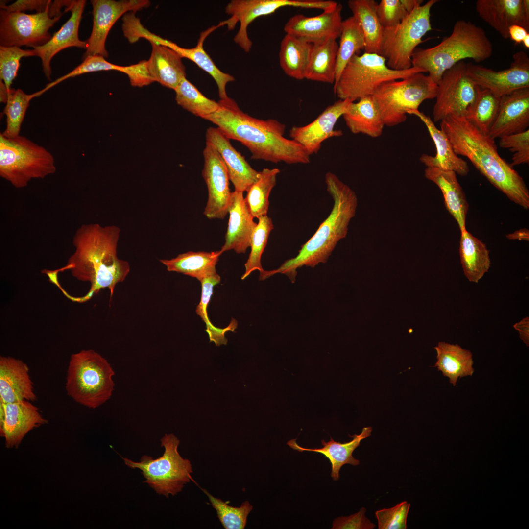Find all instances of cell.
<instances>
[{
  "label": "cell",
  "mask_w": 529,
  "mask_h": 529,
  "mask_svg": "<svg viewBox=\"0 0 529 529\" xmlns=\"http://www.w3.org/2000/svg\"><path fill=\"white\" fill-rule=\"evenodd\" d=\"M52 1L41 0H19L9 5L0 4V8L8 12H22L26 10H36L37 12L45 11L51 4Z\"/></svg>",
  "instance_id": "obj_54"
},
{
  "label": "cell",
  "mask_w": 529,
  "mask_h": 529,
  "mask_svg": "<svg viewBox=\"0 0 529 529\" xmlns=\"http://www.w3.org/2000/svg\"><path fill=\"white\" fill-rule=\"evenodd\" d=\"M529 33L526 29L518 25H512L508 29L509 38L518 44L522 42L526 35Z\"/></svg>",
  "instance_id": "obj_56"
},
{
  "label": "cell",
  "mask_w": 529,
  "mask_h": 529,
  "mask_svg": "<svg viewBox=\"0 0 529 529\" xmlns=\"http://www.w3.org/2000/svg\"><path fill=\"white\" fill-rule=\"evenodd\" d=\"M27 365L11 357H0V402L8 403L37 399Z\"/></svg>",
  "instance_id": "obj_26"
},
{
  "label": "cell",
  "mask_w": 529,
  "mask_h": 529,
  "mask_svg": "<svg viewBox=\"0 0 529 529\" xmlns=\"http://www.w3.org/2000/svg\"><path fill=\"white\" fill-rule=\"evenodd\" d=\"M372 429L371 427L363 428L360 434L350 436L353 439L348 442H337L332 437L328 442L323 439L321 440L323 447L320 448L302 447L297 444L296 439L289 440L287 444L292 449L299 452L312 451L324 455L331 464V477L334 481H337L339 478L340 469L343 465L349 464L357 466L360 464V461L353 457V453L360 446L361 440L371 435Z\"/></svg>",
  "instance_id": "obj_29"
},
{
  "label": "cell",
  "mask_w": 529,
  "mask_h": 529,
  "mask_svg": "<svg viewBox=\"0 0 529 529\" xmlns=\"http://www.w3.org/2000/svg\"><path fill=\"white\" fill-rule=\"evenodd\" d=\"M29 56H35L33 49L25 50L16 46H0V78L8 91L17 76L21 59Z\"/></svg>",
  "instance_id": "obj_47"
},
{
  "label": "cell",
  "mask_w": 529,
  "mask_h": 529,
  "mask_svg": "<svg viewBox=\"0 0 529 529\" xmlns=\"http://www.w3.org/2000/svg\"><path fill=\"white\" fill-rule=\"evenodd\" d=\"M115 372L109 362L95 351L82 350L72 354L67 369L65 388L77 403L95 409L112 396Z\"/></svg>",
  "instance_id": "obj_6"
},
{
  "label": "cell",
  "mask_w": 529,
  "mask_h": 529,
  "mask_svg": "<svg viewBox=\"0 0 529 529\" xmlns=\"http://www.w3.org/2000/svg\"><path fill=\"white\" fill-rule=\"evenodd\" d=\"M286 6L305 8L307 2L305 0H232L225 7L226 13L231 17L222 22L229 30L240 23V28L234 40L245 52H249L252 46L247 33L249 24L259 17L272 14Z\"/></svg>",
  "instance_id": "obj_17"
},
{
  "label": "cell",
  "mask_w": 529,
  "mask_h": 529,
  "mask_svg": "<svg viewBox=\"0 0 529 529\" xmlns=\"http://www.w3.org/2000/svg\"><path fill=\"white\" fill-rule=\"evenodd\" d=\"M460 232L459 253L463 273L470 282L477 283L490 267L489 251L466 229Z\"/></svg>",
  "instance_id": "obj_32"
},
{
  "label": "cell",
  "mask_w": 529,
  "mask_h": 529,
  "mask_svg": "<svg viewBox=\"0 0 529 529\" xmlns=\"http://www.w3.org/2000/svg\"><path fill=\"white\" fill-rule=\"evenodd\" d=\"M254 230L251 242V252L244 264L245 271L241 277L244 280L253 271L258 270L260 274L264 269L261 264V257L267 243L271 231L274 229L272 219L267 215L261 216Z\"/></svg>",
  "instance_id": "obj_45"
},
{
  "label": "cell",
  "mask_w": 529,
  "mask_h": 529,
  "mask_svg": "<svg viewBox=\"0 0 529 529\" xmlns=\"http://www.w3.org/2000/svg\"><path fill=\"white\" fill-rule=\"evenodd\" d=\"M522 42L524 44V46L528 49L529 48V33H528L525 38H524Z\"/></svg>",
  "instance_id": "obj_59"
},
{
  "label": "cell",
  "mask_w": 529,
  "mask_h": 529,
  "mask_svg": "<svg viewBox=\"0 0 529 529\" xmlns=\"http://www.w3.org/2000/svg\"><path fill=\"white\" fill-rule=\"evenodd\" d=\"M222 253L220 250L210 252L190 251L180 254L175 258L160 259L159 261L166 266L168 271L182 273L200 281L216 272V266Z\"/></svg>",
  "instance_id": "obj_34"
},
{
  "label": "cell",
  "mask_w": 529,
  "mask_h": 529,
  "mask_svg": "<svg viewBox=\"0 0 529 529\" xmlns=\"http://www.w3.org/2000/svg\"><path fill=\"white\" fill-rule=\"evenodd\" d=\"M9 91L4 82L0 80V102L6 103L8 96Z\"/></svg>",
  "instance_id": "obj_57"
},
{
  "label": "cell",
  "mask_w": 529,
  "mask_h": 529,
  "mask_svg": "<svg viewBox=\"0 0 529 529\" xmlns=\"http://www.w3.org/2000/svg\"><path fill=\"white\" fill-rule=\"evenodd\" d=\"M529 126V87L500 97L499 111L487 135L492 139L521 133Z\"/></svg>",
  "instance_id": "obj_23"
},
{
  "label": "cell",
  "mask_w": 529,
  "mask_h": 529,
  "mask_svg": "<svg viewBox=\"0 0 529 529\" xmlns=\"http://www.w3.org/2000/svg\"><path fill=\"white\" fill-rule=\"evenodd\" d=\"M151 44V53L147 62L152 77L154 81L174 90L186 75L182 56L167 46Z\"/></svg>",
  "instance_id": "obj_30"
},
{
  "label": "cell",
  "mask_w": 529,
  "mask_h": 529,
  "mask_svg": "<svg viewBox=\"0 0 529 529\" xmlns=\"http://www.w3.org/2000/svg\"><path fill=\"white\" fill-rule=\"evenodd\" d=\"M47 422L30 401L0 402V434L7 448H17L29 431Z\"/></svg>",
  "instance_id": "obj_20"
},
{
  "label": "cell",
  "mask_w": 529,
  "mask_h": 529,
  "mask_svg": "<svg viewBox=\"0 0 529 529\" xmlns=\"http://www.w3.org/2000/svg\"><path fill=\"white\" fill-rule=\"evenodd\" d=\"M499 146L513 153L512 167L529 163V129L500 138Z\"/></svg>",
  "instance_id": "obj_50"
},
{
  "label": "cell",
  "mask_w": 529,
  "mask_h": 529,
  "mask_svg": "<svg viewBox=\"0 0 529 529\" xmlns=\"http://www.w3.org/2000/svg\"><path fill=\"white\" fill-rule=\"evenodd\" d=\"M313 47L312 44L286 34L279 53L280 65L285 73L296 80L305 79Z\"/></svg>",
  "instance_id": "obj_35"
},
{
  "label": "cell",
  "mask_w": 529,
  "mask_h": 529,
  "mask_svg": "<svg viewBox=\"0 0 529 529\" xmlns=\"http://www.w3.org/2000/svg\"><path fill=\"white\" fill-rule=\"evenodd\" d=\"M278 168H264L260 171L258 180L247 192L244 198L250 212L254 218L266 216L268 210L269 196L276 184V178L280 173Z\"/></svg>",
  "instance_id": "obj_40"
},
{
  "label": "cell",
  "mask_w": 529,
  "mask_h": 529,
  "mask_svg": "<svg viewBox=\"0 0 529 529\" xmlns=\"http://www.w3.org/2000/svg\"><path fill=\"white\" fill-rule=\"evenodd\" d=\"M174 91L177 104L202 119L214 113L219 108L218 102L206 97L186 77L181 81Z\"/></svg>",
  "instance_id": "obj_43"
},
{
  "label": "cell",
  "mask_w": 529,
  "mask_h": 529,
  "mask_svg": "<svg viewBox=\"0 0 529 529\" xmlns=\"http://www.w3.org/2000/svg\"><path fill=\"white\" fill-rule=\"evenodd\" d=\"M220 25V24L219 25ZM219 25L213 26L201 33L197 44L194 48H183L172 42L169 47L176 51L182 58L190 60L209 73L217 84L220 99H224L228 97L226 91V85L229 82L234 81L235 78L229 74L220 71L203 48L205 39L210 33L219 27Z\"/></svg>",
  "instance_id": "obj_37"
},
{
  "label": "cell",
  "mask_w": 529,
  "mask_h": 529,
  "mask_svg": "<svg viewBox=\"0 0 529 529\" xmlns=\"http://www.w3.org/2000/svg\"><path fill=\"white\" fill-rule=\"evenodd\" d=\"M122 72L128 76L132 86L142 87L154 82L149 71L147 60H142L136 64L123 66Z\"/></svg>",
  "instance_id": "obj_53"
},
{
  "label": "cell",
  "mask_w": 529,
  "mask_h": 529,
  "mask_svg": "<svg viewBox=\"0 0 529 529\" xmlns=\"http://www.w3.org/2000/svg\"><path fill=\"white\" fill-rule=\"evenodd\" d=\"M206 140L214 145L221 155L235 191L242 192H247L258 180L260 171L251 167L244 156L232 146L230 139L218 128H208L206 133Z\"/></svg>",
  "instance_id": "obj_24"
},
{
  "label": "cell",
  "mask_w": 529,
  "mask_h": 529,
  "mask_svg": "<svg viewBox=\"0 0 529 529\" xmlns=\"http://www.w3.org/2000/svg\"><path fill=\"white\" fill-rule=\"evenodd\" d=\"M351 102L347 99H339L326 107L312 122L292 127L289 130L291 139L303 146L310 155L317 153L324 141L343 135L341 130H335L334 127Z\"/></svg>",
  "instance_id": "obj_19"
},
{
  "label": "cell",
  "mask_w": 529,
  "mask_h": 529,
  "mask_svg": "<svg viewBox=\"0 0 529 529\" xmlns=\"http://www.w3.org/2000/svg\"><path fill=\"white\" fill-rule=\"evenodd\" d=\"M437 85L423 72L384 82L372 95L385 125L405 122L410 111L418 110L425 100L435 98Z\"/></svg>",
  "instance_id": "obj_9"
},
{
  "label": "cell",
  "mask_w": 529,
  "mask_h": 529,
  "mask_svg": "<svg viewBox=\"0 0 529 529\" xmlns=\"http://www.w3.org/2000/svg\"><path fill=\"white\" fill-rule=\"evenodd\" d=\"M493 45L485 30L470 21H457L451 34L438 45L427 48H416L411 57L412 66L428 72L438 85L444 72L466 58L477 63L489 58Z\"/></svg>",
  "instance_id": "obj_5"
},
{
  "label": "cell",
  "mask_w": 529,
  "mask_h": 529,
  "mask_svg": "<svg viewBox=\"0 0 529 529\" xmlns=\"http://www.w3.org/2000/svg\"><path fill=\"white\" fill-rule=\"evenodd\" d=\"M52 3L45 11L32 14L0 8V46L32 48L48 42L52 37L49 29L62 16L50 17Z\"/></svg>",
  "instance_id": "obj_13"
},
{
  "label": "cell",
  "mask_w": 529,
  "mask_h": 529,
  "mask_svg": "<svg viewBox=\"0 0 529 529\" xmlns=\"http://www.w3.org/2000/svg\"><path fill=\"white\" fill-rule=\"evenodd\" d=\"M86 3L85 0H73L72 4L65 9V12L71 11V16L60 29L44 45L32 47L35 56L40 58L44 73L49 80L51 74L50 62L55 54L69 47L86 49V42L80 40L78 37L79 24Z\"/></svg>",
  "instance_id": "obj_22"
},
{
  "label": "cell",
  "mask_w": 529,
  "mask_h": 529,
  "mask_svg": "<svg viewBox=\"0 0 529 529\" xmlns=\"http://www.w3.org/2000/svg\"><path fill=\"white\" fill-rule=\"evenodd\" d=\"M202 490L208 497L211 505L216 510L217 516L224 529H244L248 515L253 509L249 501H244L240 507H233L221 499L214 497L207 490L204 489H202Z\"/></svg>",
  "instance_id": "obj_46"
},
{
  "label": "cell",
  "mask_w": 529,
  "mask_h": 529,
  "mask_svg": "<svg viewBox=\"0 0 529 529\" xmlns=\"http://www.w3.org/2000/svg\"><path fill=\"white\" fill-rule=\"evenodd\" d=\"M220 280V276L216 272L205 277L200 281L202 287L201 296L195 310L196 314L206 324V331L209 335L210 342H214L217 346L227 344L228 340L225 337V333L228 331H234L238 325L237 321L232 318L227 327L218 328L212 324L208 318L207 308L213 294V287L219 283Z\"/></svg>",
  "instance_id": "obj_41"
},
{
  "label": "cell",
  "mask_w": 529,
  "mask_h": 529,
  "mask_svg": "<svg viewBox=\"0 0 529 529\" xmlns=\"http://www.w3.org/2000/svg\"><path fill=\"white\" fill-rule=\"evenodd\" d=\"M434 349L437 353L434 366L449 378L453 386L456 385L458 378L473 375L474 362L470 350L458 344L443 341L439 342Z\"/></svg>",
  "instance_id": "obj_33"
},
{
  "label": "cell",
  "mask_w": 529,
  "mask_h": 529,
  "mask_svg": "<svg viewBox=\"0 0 529 529\" xmlns=\"http://www.w3.org/2000/svg\"><path fill=\"white\" fill-rule=\"evenodd\" d=\"M528 230H520L518 231L515 232L513 234H510L507 236V237L509 239H528L529 237H527V235H529Z\"/></svg>",
  "instance_id": "obj_58"
},
{
  "label": "cell",
  "mask_w": 529,
  "mask_h": 529,
  "mask_svg": "<svg viewBox=\"0 0 529 529\" xmlns=\"http://www.w3.org/2000/svg\"><path fill=\"white\" fill-rule=\"evenodd\" d=\"M342 11V5L338 3L335 9L324 11L316 16L296 14L287 22L284 31L287 34L312 44L337 40L341 32Z\"/></svg>",
  "instance_id": "obj_18"
},
{
  "label": "cell",
  "mask_w": 529,
  "mask_h": 529,
  "mask_svg": "<svg viewBox=\"0 0 529 529\" xmlns=\"http://www.w3.org/2000/svg\"><path fill=\"white\" fill-rule=\"evenodd\" d=\"M376 12L383 28L399 24L409 14L402 0H381L378 3Z\"/></svg>",
  "instance_id": "obj_51"
},
{
  "label": "cell",
  "mask_w": 529,
  "mask_h": 529,
  "mask_svg": "<svg viewBox=\"0 0 529 529\" xmlns=\"http://www.w3.org/2000/svg\"><path fill=\"white\" fill-rule=\"evenodd\" d=\"M440 129L457 155L467 157L511 201L525 209L529 208V191L523 178L500 156L494 140L465 117L448 116L441 121Z\"/></svg>",
  "instance_id": "obj_3"
},
{
  "label": "cell",
  "mask_w": 529,
  "mask_h": 529,
  "mask_svg": "<svg viewBox=\"0 0 529 529\" xmlns=\"http://www.w3.org/2000/svg\"><path fill=\"white\" fill-rule=\"evenodd\" d=\"M419 72L424 73L421 69L412 66L405 70L391 69L382 56L364 52L361 55L356 54L352 57L334 84L333 91L339 99L354 102L372 96L384 82L404 79Z\"/></svg>",
  "instance_id": "obj_8"
},
{
  "label": "cell",
  "mask_w": 529,
  "mask_h": 529,
  "mask_svg": "<svg viewBox=\"0 0 529 529\" xmlns=\"http://www.w3.org/2000/svg\"><path fill=\"white\" fill-rule=\"evenodd\" d=\"M203 154L202 174L208 192L203 214L210 219H223L228 213L231 194L227 169L219 152L208 142Z\"/></svg>",
  "instance_id": "obj_15"
},
{
  "label": "cell",
  "mask_w": 529,
  "mask_h": 529,
  "mask_svg": "<svg viewBox=\"0 0 529 529\" xmlns=\"http://www.w3.org/2000/svg\"><path fill=\"white\" fill-rule=\"evenodd\" d=\"M481 88L469 77L467 63L461 61L446 71L437 85L433 115L434 122L448 116L466 118Z\"/></svg>",
  "instance_id": "obj_12"
},
{
  "label": "cell",
  "mask_w": 529,
  "mask_h": 529,
  "mask_svg": "<svg viewBox=\"0 0 529 529\" xmlns=\"http://www.w3.org/2000/svg\"><path fill=\"white\" fill-rule=\"evenodd\" d=\"M410 504L404 501L394 506L375 512L379 529H406Z\"/></svg>",
  "instance_id": "obj_49"
},
{
  "label": "cell",
  "mask_w": 529,
  "mask_h": 529,
  "mask_svg": "<svg viewBox=\"0 0 529 529\" xmlns=\"http://www.w3.org/2000/svg\"><path fill=\"white\" fill-rule=\"evenodd\" d=\"M120 231L117 226H102L97 223L83 224L76 231L72 239L75 251L63 269L90 284L89 291L77 301L86 302L105 288L109 289L111 300L116 286L128 275V262L117 255Z\"/></svg>",
  "instance_id": "obj_1"
},
{
  "label": "cell",
  "mask_w": 529,
  "mask_h": 529,
  "mask_svg": "<svg viewBox=\"0 0 529 529\" xmlns=\"http://www.w3.org/2000/svg\"><path fill=\"white\" fill-rule=\"evenodd\" d=\"M408 114L416 116L425 124L435 145L436 153L434 156L423 154L420 161L427 167L452 171L461 176H466L469 172L467 162L455 152L445 134L435 126L430 117L418 110L410 111Z\"/></svg>",
  "instance_id": "obj_27"
},
{
  "label": "cell",
  "mask_w": 529,
  "mask_h": 529,
  "mask_svg": "<svg viewBox=\"0 0 529 529\" xmlns=\"http://www.w3.org/2000/svg\"><path fill=\"white\" fill-rule=\"evenodd\" d=\"M218 103V109L204 119L216 124L229 139L247 147L252 159L288 164L310 162V155L303 146L284 136V124L274 119L254 118L229 97L220 99Z\"/></svg>",
  "instance_id": "obj_2"
},
{
  "label": "cell",
  "mask_w": 529,
  "mask_h": 529,
  "mask_svg": "<svg viewBox=\"0 0 529 529\" xmlns=\"http://www.w3.org/2000/svg\"><path fill=\"white\" fill-rule=\"evenodd\" d=\"M479 16L505 39L509 38L508 29L513 25L529 32V0H478Z\"/></svg>",
  "instance_id": "obj_21"
},
{
  "label": "cell",
  "mask_w": 529,
  "mask_h": 529,
  "mask_svg": "<svg viewBox=\"0 0 529 529\" xmlns=\"http://www.w3.org/2000/svg\"><path fill=\"white\" fill-rule=\"evenodd\" d=\"M53 156L44 147L19 135L0 134V176L16 188L26 187L33 179H43L56 171Z\"/></svg>",
  "instance_id": "obj_7"
},
{
  "label": "cell",
  "mask_w": 529,
  "mask_h": 529,
  "mask_svg": "<svg viewBox=\"0 0 529 529\" xmlns=\"http://www.w3.org/2000/svg\"><path fill=\"white\" fill-rule=\"evenodd\" d=\"M42 90L32 94H26L22 90L11 88L8 93L3 113L6 116V126L1 133L8 138H13L19 133L30 100L43 94Z\"/></svg>",
  "instance_id": "obj_42"
},
{
  "label": "cell",
  "mask_w": 529,
  "mask_h": 529,
  "mask_svg": "<svg viewBox=\"0 0 529 529\" xmlns=\"http://www.w3.org/2000/svg\"><path fill=\"white\" fill-rule=\"evenodd\" d=\"M467 67L469 77L476 84L500 97L529 87V58L523 51L515 53L510 67L501 71L471 63H467Z\"/></svg>",
  "instance_id": "obj_14"
},
{
  "label": "cell",
  "mask_w": 529,
  "mask_h": 529,
  "mask_svg": "<svg viewBox=\"0 0 529 529\" xmlns=\"http://www.w3.org/2000/svg\"><path fill=\"white\" fill-rule=\"evenodd\" d=\"M437 0H430L415 8L399 24L383 27L380 55L387 66L394 70L412 67L411 57L423 37L432 29L431 9Z\"/></svg>",
  "instance_id": "obj_11"
},
{
  "label": "cell",
  "mask_w": 529,
  "mask_h": 529,
  "mask_svg": "<svg viewBox=\"0 0 529 529\" xmlns=\"http://www.w3.org/2000/svg\"><path fill=\"white\" fill-rule=\"evenodd\" d=\"M123 69V66L111 63L102 56H89L84 58L83 61L71 72L47 84L43 89L46 92L68 78L74 77L84 73L109 70H116L122 72Z\"/></svg>",
  "instance_id": "obj_48"
},
{
  "label": "cell",
  "mask_w": 529,
  "mask_h": 529,
  "mask_svg": "<svg viewBox=\"0 0 529 529\" xmlns=\"http://www.w3.org/2000/svg\"><path fill=\"white\" fill-rule=\"evenodd\" d=\"M93 24L90 37L86 41L87 48L83 59L89 56L108 57L105 48L107 35L116 21L124 14L135 12L149 6L148 0H93Z\"/></svg>",
  "instance_id": "obj_16"
},
{
  "label": "cell",
  "mask_w": 529,
  "mask_h": 529,
  "mask_svg": "<svg viewBox=\"0 0 529 529\" xmlns=\"http://www.w3.org/2000/svg\"><path fill=\"white\" fill-rule=\"evenodd\" d=\"M514 328L519 332V337L526 345H529V318L525 317L515 323Z\"/></svg>",
  "instance_id": "obj_55"
},
{
  "label": "cell",
  "mask_w": 529,
  "mask_h": 529,
  "mask_svg": "<svg viewBox=\"0 0 529 529\" xmlns=\"http://www.w3.org/2000/svg\"><path fill=\"white\" fill-rule=\"evenodd\" d=\"M366 510L361 507L356 513L348 516H341L336 518L332 524V529H373L376 525L365 516Z\"/></svg>",
  "instance_id": "obj_52"
},
{
  "label": "cell",
  "mask_w": 529,
  "mask_h": 529,
  "mask_svg": "<svg viewBox=\"0 0 529 529\" xmlns=\"http://www.w3.org/2000/svg\"><path fill=\"white\" fill-rule=\"evenodd\" d=\"M500 97L491 91L481 88L473 108L466 118L481 131L487 134L497 115Z\"/></svg>",
  "instance_id": "obj_44"
},
{
  "label": "cell",
  "mask_w": 529,
  "mask_h": 529,
  "mask_svg": "<svg viewBox=\"0 0 529 529\" xmlns=\"http://www.w3.org/2000/svg\"><path fill=\"white\" fill-rule=\"evenodd\" d=\"M338 47L334 39L313 44L305 79L334 85Z\"/></svg>",
  "instance_id": "obj_38"
},
{
  "label": "cell",
  "mask_w": 529,
  "mask_h": 529,
  "mask_svg": "<svg viewBox=\"0 0 529 529\" xmlns=\"http://www.w3.org/2000/svg\"><path fill=\"white\" fill-rule=\"evenodd\" d=\"M339 38L334 84L352 57L361 50H364L363 31L359 21L355 16L352 15L343 21Z\"/></svg>",
  "instance_id": "obj_39"
},
{
  "label": "cell",
  "mask_w": 529,
  "mask_h": 529,
  "mask_svg": "<svg viewBox=\"0 0 529 529\" xmlns=\"http://www.w3.org/2000/svg\"><path fill=\"white\" fill-rule=\"evenodd\" d=\"M164 447L163 455L157 459L142 456L139 462L122 458L129 467L138 468L146 482L159 494L168 497L182 491L184 485L191 480L193 471L190 461L183 458L178 452L180 440L173 434H166L161 439Z\"/></svg>",
  "instance_id": "obj_10"
},
{
  "label": "cell",
  "mask_w": 529,
  "mask_h": 529,
  "mask_svg": "<svg viewBox=\"0 0 529 529\" xmlns=\"http://www.w3.org/2000/svg\"><path fill=\"white\" fill-rule=\"evenodd\" d=\"M325 183L334 202L330 215L313 235L301 246L295 257L286 260L277 269L264 270L260 275V280L281 273L294 283L298 268L303 266L314 267L320 263H325L337 243L346 237L349 223L356 214L357 195L351 188L331 172L325 175Z\"/></svg>",
  "instance_id": "obj_4"
},
{
  "label": "cell",
  "mask_w": 529,
  "mask_h": 529,
  "mask_svg": "<svg viewBox=\"0 0 529 529\" xmlns=\"http://www.w3.org/2000/svg\"><path fill=\"white\" fill-rule=\"evenodd\" d=\"M229 218L225 241L220 251L230 250L245 253L250 246L254 230L257 225L243 197V192H231L229 206Z\"/></svg>",
  "instance_id": "obj_25"
},
{
  "label": "cell",
  "mask_w": 529,
  "mask_h": 529,
  "mask_svg": "<svg viewBox=\"0 0 529 529\" xmlns=\"http://www.w3.org/2000/svg\"><path fill=\"white\" fill-rule=\"evenodd\" d=\"M374 0H349L348 5L361 25L365 41L364 52L380 55L383 27L377 15Z\"/></svg>",
  "instance_id": "obj_36"
},
{
  "label": "cell",
  "mask_w": 529,
  "mask_h": 529,
  "mask_svg": "<svg viewBox=\"0 0 529 529\" xmlns=\"http://www.w3.org/2000/svg\"><path fill=\"white\" fill-rule=\"evenodd\" d=\"M424 175L441 190L445 207L456 221L460 231L466 229L469 204L465 192L458 181L457 174L452 171L427 167L424 170Z\"/></svg>",
  "instance_id": "obj_28"
},
{
  "label": "cell",
  "mask_w": 529,
  "mask_h": 529,
  "mask_svg": "<svg viewBox=\"0 0 529 529\" xmlns=\"http://www.w3.org/2000/svg\"><path fill=\"white\" fill-rule=\"evenodd\" d=\"M342 117L353 134L362 133L377 138L382 135L385 125L372 96L351 102Z\"/></svg>",
  "instance_id": "obj_31"
}]
</instances>
